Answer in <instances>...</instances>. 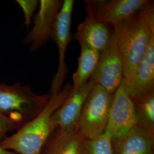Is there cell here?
Instances as JSON below:
<instances>
[{
    "mask_svg": "<svg viewBox=\"0 0 154 154\" xmlns=\"http://www.w3.org/2000/svg\"><path fill=\"white\" fill-rule=\"evenodd\" d=\"M95 84L93 81L89 79L82 88L76 90H71L63 103L51 116L53 122L58 130L65 132L78 131L83 106Z\"/></svg>",
    "mask_w": 154,
    "mask_h": 154,
    "instance_id": "9c48e42d",
    "label": "cell"
},
{
    "mask_svg": "<svg viewBox=\"0 0 154 154\" xmlns=\"http://www.w3.org/2000/svg\"><path fill=\"white\" fill-rule=\"evenodd\" d=\"M18 128L11 119L0 112V142L8 137L9 132L16 131Z\"/></svg>",
    "mask_w": 154,
    "mask_h": 154,
    "instance_id": "d6986e66",
    "label": "cell"
},
{
    "mask_svg": "<svg viewBox=\"0 0 154 154\" xmlns=\"http://www.w3.org/2000/svg\"><path fill=\"white\" fill-rule=\"evenodd\" d=\"M149 0L85 1L86 10L91 11L98 20L107 24L131 16L149 4Z\"/></svg>",
    "mask_w": 154,
    "mask_h": 154,
    "instance_id": "30bf717a",
    "label": "cell"
},
{
    "mask_svg": "<svg viewBox=\"0 0 154 154\" xmlns=\"http://www.w3.org/2000/svg\"><path fill=\"white\" fill-rule=\"evenodd\" d=\"M63 2L62 0L39 1L38 11L35 16L33 28L23 39V42L29 45L30 51L44 48L51 38L55 18Z\"/></svg>",
    "mask_w": 154,
    "mask_h": 154,
    "instance_id": "ba28073f",
    "label": "cell"
},
{
    "mask_svg": "<svg viewBox=\"0 0 154 154\" xmlns=\"http://www.w3.org/2000/svg\"><path fill=\"white\" fill-rule=\"evenodd\" d=\"M81 46V51L78 60L77 70L73 74L72 90L82 88L88 82L93 74L99 59L100 52Z\"/></svg>",
    "mask_w": 154,
    "mask_h": 154,
    "instance_id": "9a60e30c",
    "label": "cell"
},
{
    "mask_svg": "<svg viewBox=\"0 0 154 154\" xmlns=\"http://www.w3.org/2000/svg\"><path fill=\"white\" fill-rule=\"evenodd\" d=\"M112 26L123 63V79L127 84L154 36V1H151L142 10Z\"/></svg>",
    "mask_w": 154,
    "mask_h": 154,
    "instance_id": "6da1fadb",
    "label": "cell"
},
{
    "mask_svg": "<svg viewBox=\"0 0 154 154\" xmlns=\"http://www.w3.org/2000/svg\"><path fill=\"white\" fill-rule=\"evenodd\" d=\"M154 136L139 125L113 139L116 154H153Z\"/></svg>",
    "mask_w": 154,
    "mask_h": 154,
    "instance_id": "4fadbf2b",
    "label": "cell"
},
{
    "mask_svg": "<svg viewBox=\"0 0 154 154\" xmlns=\"http://www.w3.org/2000/svg\"><path fill=\"white\" fill-rule=\"evenodd\" d=\"M86 11L87 16L78 25L75 38L81 46L101 52L107 44L112 32L109 24L99 21L91 11Z\"/></svg>",
    "mask_w": 154,
    "mask_h": 154,
    "instance_id": "7c38bea8",
    "label": "cell"
},
{
    "mask_svg": "<svg viewBox=\"0 0 154 154\" xmlns=\"http://www.w3.org/2000/svg\"><path fill=\"white\" fill-rule=\"evenodd\" d=\"M132 100L154 90V36L134 70L130 81L126 84Z\"/></svg>",
    "mask_w": 154,
    "mask_h": 154,
    "instance_id": "8fae6325",
    "label": "cell"
},
{
    "mask_svg": "<svg viewBox=\"0 0 154 154\" xmlns=\"http://www.w3.org/2000/svg\"><path fill=\"white\" fill-rule=\"evenodd\" d=\"M16 2L21 7L23 12L24 25L28 29L32 23V17L33 13L37 9L39 1L38 0H17Z\"/></svg>",
    "mask_w": 154,
    "mask_h": 154,
    "instance_id": "ac0fdd59",
    "label": "cell"
},
{
    "mask_svg": "<svg viewBox=\"0 0 154 154\" xmlns=\"http://www.w3.org/2000/svg\"><path fill=\"white\" fill-rule=\"evenodd\" d=\"M90 79L111 94H114L123 79V63L112 32L107 44L100 52Z\"/></svg>",
    "mask_w": 154,
    "mask_h": 154,
    "instance_id": "8992f818",
    "label": "cell"
},
{
    "mask_svg": "<svg viewBox=\"0 0 154 154\" xmlns=\"http://www.w3.org/2000/svg\"><path fill=\"white\" fill-rule=\"evenodd\" d=\"M112 138L107 131L98 137L84 139L83 154H114Z\"/></svg>",
    "mask_w": 154,
    "mask_h": 154,
    "instance_id": "e0dca14e",
    "label": "cell"
},
{
    "mask_svg": "<svg viewBox=\"0 0 154 154\" xmlns=\"http://www.w3.org/2000/svg\"><path fill=\"white\" fill-rule=\"evenodd\" d=\"M74 1H63L60 11L55 18L51 39L57 45L59 54V63L57 72L52 82L50 93L51 94L60 93L66 78L67 68L65 63V55L67 45L70 40L72 11Z\"/></svg>",
    "mask_w": 154,
    "mask_h": 154,
    "instance_id": "5b68a950",
    "label": "cell"
},
{
    "mask_svg": "<svg viewBox=\"0 0 154 154\" xmlns=\"http://www.w3.org/2000/svg\"><path fill=\"white\" fill-rule=\"evenodd\" d=\"M83 141L78 131L65 132L58 130L47 140L41 154H83Z\"/></svg>",
    "mask_w": 154,
    "mask_h": 154,
    "instance_id": "5bb4252c",
    "label": "cell"
},
{
    "mask_svg": "<svg viewBox=\"0 0 154 154\" xmlns=\"http://www.w3.org/2000/svg\"><path fill=\"white\" fill-rule=\"evenodd\" d=\"M72 88V85L67 84L60 93L51 94L49 101L43 110L11 135L8 136L0 145L18 154H41L47 140L57 128L52 121V114L63 103Z\"/></svg>",
    "mask_w": 154,
    "mask_h": 154,
    "instance_id": "7a4b0ae2",
    "label": "cell"
},
{
    "mask_svg": "<svg viewBox=\"0 0 154 154\" xmlns=\"http://www.w3.org/2000/svg\"><path fill=\"white\" fill-rule=\"evenodd\" d=\"M132 101L138 125L154 136V90Z\"/></svg>",
    "mask_w": 154,
    "mask_h": 154,
    "instance_id": "2e32d148",
    "label": "cell"
},
{
    "mask_svg": "<svg viewBox=\"0 0 154 154\" xmlns=\"http://www.w3.org/2000/svg\"><path fill=\"white\" fill-rule=\"evenodd\" d=\"M0 154H18L14 151L4 149L0 145Z\"/></svg>",
    "mask_w": 154,
    "mask_h": 154,
    "instance_id": "ffe728a7",
    "label": "cell"
},
{
    "mask_svg": "<svg viewBox=\"0 0 154 154\" xmlns=\"http://www.w3.org/2000/svg\"><path fill=\"white\" fill-rule=\"evenodd\" d=\"M137 125L134 103L123 79L114 94L105 131L110 134L113 140L126 134Z\"/></svg>",
    "mask_w": 154,
    "mask_h": 154,
    "instance_id": "52a82bcc",
    "label": "cell"
},
{
    "mask_svg": "<svg viewBox=\"0 0 154 154\" xmlns=\"http://www.w3.org/2000/svg\"><path fill=\"white\" fill-rule=\"evenodd\" d=\"M114 94L95 84L86 99L81 113L78 132L84 139L98 137L105 132Z\"/></svg>",
    "mask_w": 154,
    "mask_h": 154,
    "instance_id": "277c9868",
    "label": "cell"
},
{
    "mask_svg": "<svg viewBox=\"0 0 154 154\" xmlns=\"http://www.w3.org/2000/svg\"><path fill=\"white\" fill-rule=\"evenodd\" d=\"M51 95H37L30 86L19 82H0V112L20 128L43 110Z\"/></svg>",
    "mask_w": 154,
    "mask_h": 154,
    "instance_id": "3957f363",
    "label": "cell"
}]
</instances>
